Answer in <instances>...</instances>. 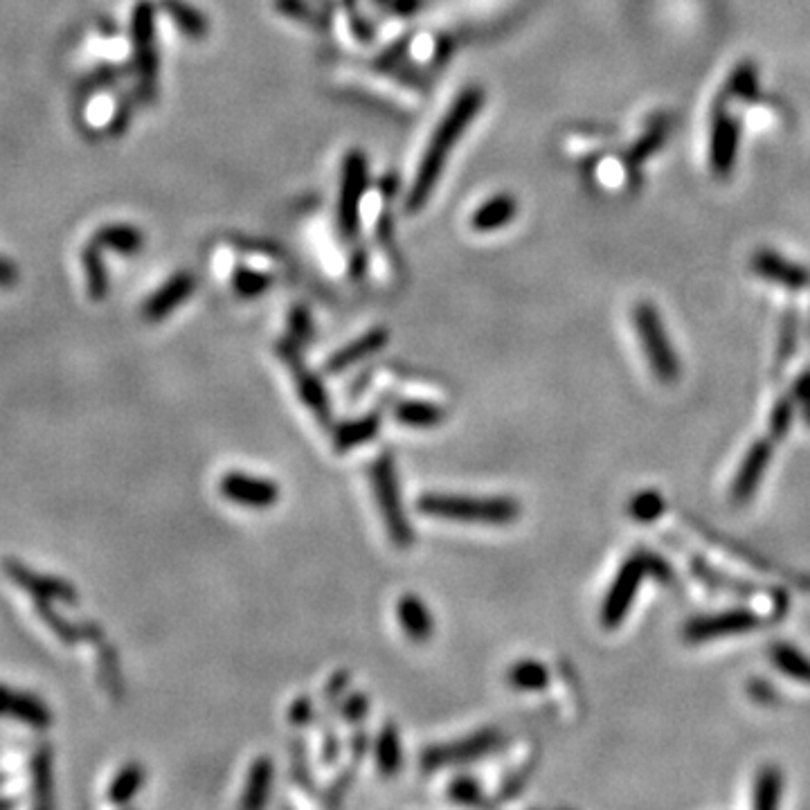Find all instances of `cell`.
Instances as JSON below:
<instances>
[{
    "mask_svg": "<svg viewBox=\"0 0 810 810\" xmlns=\"http://www.w3.org/2000/svg\"><path fill=\"white\" fill-rule=\"evenodd\" d=\"M367 180V167L365 158L360 153H351L345 160V171H342V185H340V223L347 232L356 230L358 223V203L363 196Z\"/></svg>",
    "mask_w": 810,
    "mask_h": 810,
    "instance_id": "cell-11",
    "label": "cell"
},
{
    "mask_svg": "<svg viewBox=\"0 0 810 810\" xmlns=\"http://www.w3.org/2000/svg\"><path fill=\"white\" fill-rule=\"evenodd\" d=\"M291 750H293V768H291L293 779H295L297 786H300L306 792H311V795H313L315 781H313V774L309 770V761H306V747H304L302 741H293Z\"/></svg>",
    "mask_w": 810,
    "mask_h": 810,
    "instance_id": "cell-34",
    "label": "cell"
},
{
    "mask_svg": "<svg viewBox=\"0 0 810 810\" xmlns=\"http://www.w3.org/2000/svg\"><path fill=\"white\" fill-rule=\"evenodd\" d=\"M288 723L293 727H306L315 720V705L311 696H297L286 711Z\"/></svg>",
    "mask_w": 810,
    "mask_h": 810,
    "instance_id": "cell-37",
    "label": "cell"
},
{
    "mask_svg": "<svg viewBox=\"0 0 810 810\" xmlns=\"http://www.w3.org/2000/svg\"><path fill=\"white\" fill-rule=\"evenodd\" d=\"M369 707H372V700H369L367 693L365 691H354V693H349V696H345L340 700L338 716L349 725H358L367 718Z\"/></svg>",
    "mask_w": 810,
    "mask_h": 810,
    "instance_id": "cell-31",
    "label": "cell"
},
{
    "mask_svg": "<svg viewBox=\"0 0 810 810\" xmlns=\"http://www.w3.org/2000/svg\"><path fill=\"white\" fill-rule=\"evenodd\" d=\"M234 288L241 297H259L261 293L268 291L270 277L259 273L255 268H241L239 273H234Z\"/></svg>",
    "mask_w": 810,
    "mask_h": 810,
    "instance_id": "cell-32",
    "label": "cell"
},
{
    "mask_svg": "<svg viewBox=\"0 0 810 810\" xmlns=\"http://www.w3.org/2000/svg\"><path fill=\"white\" fill-rule=\"evenodd\" d=\"M9 714L16 716L23 723L32 727H48L50 725V711L41 705V700H34L23 693H14L5 687H0V716Z\"/></svg>",
    "mask_w": 810,
    "mask_h": 810,
    "instance_id": "cell-20",
    "label": "cell"
},
{
    "mask_svg": "<svg viewBox=\"0 0 810 810\" xmlns=\"http://www.w3.org/2000/svg\"><path fill=\"white\" fill-rule=\"evenodd\" d=\"M275 781V763L270 756L261 754L250 763L246 786H243L241 795V808L246 810H259L268 804L270 790H273Z\"/></svg>",
    "mask_w": 810,
    "mask_h": 810,
    "instance_id": "cell-17",
    "label": "cell"
},
{
    "mask_svg": "<svg viewBox=\"0 0 810 810\" xmlns=\"http://www.w3.org/2000/svg\"><path fill=\"white\" fill-rule=\"evenodd\" d=\"M194 291V277L187 273H178L169 279V282L153 293L147 304H144V318L149 322H158L174 313L180 304H183Z\"/></svg>",
    "mask_w": 810,
    "mask_h": 810,
    "instance_id": "cell-16",
    "label": "cell"
},
{
    "mask_svg": "<svg viewBox=\"0 0 810 810\" xmlns=\"http://www.w3.org/2000/svg\"><path fill=\"white\" fill-rule=\"evenodd\" d=\"M133 34H135V59H138L140 77L144 79V86L153 88V79H156V50H153V12L149 5H140L135 9L133 18Z\"/></svg>",
    "mask_w": 810,
    "mask_h": 810,
    "instance_id": "cell-15",
    "label": "cell"
},
{
    "mask_svg": "<svg viewBox=\"0 0 810 810\" xmlns=\"http://www.w3.org/2000/svg\"><path fill=\"white\" fill-rule=\"evenodd\" d=\"M651 556V552H637L619 567L601 603V624L606 628H617L626 619L639 588H642L644 576L653 572Z\"/></svg>",
    "mask_w": 810,
    "mask_h": 810,
    "instance_id": "cell-6",
    "label": "cell"
},
{
    "mask_svg": "<svg viewBox=\"0 0 810 810\" xmlns=\"http://www.w3.org/2000/svg\"><path fill=\"white\" fill-rule=\"evenodd\" d=\"M792 421H795V399H792V396H781V399L774 403L770 414V437L774 441L786 439L792 428Z\"/></svg>",
    "mask_w": 810,
    "mask_h": 810,
    "instance_id": "cell-30",
    "label": "cell"
},
{
    "mask_svg": "<svg viewBox=\"0 0 810 810\" xmlns=\"http://www.w3.org/2000/svg\"><path fill=\"white\" fill-rule=\"evenodd\" d=\"M392 417L408 428H437L446 421L448 412L439 403L421 399H401L392 405Z\"/></svg>",
    "mask_w": 810,
    "mask_h": 810,
    "instance_id": "cell-19",
    "label": "cell"
},
{
    "mask_svg": "<svg viewBox=\"0 0 810 810\" xmlns=\"http://www.w3.org/2000/svg\"><path fill=\"white\" fill-rule=\"evenodd\" d=\"M291 340L295 345H309V340L313 338V320H311V313L302 309V306H297V309L291 311Z\"/></svg>",
    "mask_w": 810,
    "mask_h": 810,
    "instance_id": "cell-36",
    "label": "cell"
},
{
    "mask_svg": "<svg viewBox=\"0 0 810 810\" xmlns=\"http://www.w3.org/2000/svg\"><path fill=\"white\" fill-rule=\"evenodd\" d=\"M84 264H86V275H88V293L95 297V300H102L106 295V273L102 261L97 259L95 250L84 252Z\"/></svg>",
    "mask_w": 810,
    "mask_h": 810,
    "instance_id": "cell-33",
    "label": "cell"
},
{
    "mask_svg": "<svg viewBox=\"0 0 810 810\" xmlns=\"http://www.w3.org/2000/svg\"><path fill=\"white\" fill-rule=\"evenodd\" d=\"M396 617H399V624L403 628L405 637L414 644H426L428 639L435 635V617L430 615V610L426 606L419 594H403V597L396 601Z\"/></svg>",
    "mask_w": 810,
    "mask_h": 810,
    "instance_id": "cell-14",
    "label": "cell"
},
{
    "mask_svg": "<svg viewBox=\"0 0 810 810\" xmlns=\"http://www.w3.org/2000/svg\"><path fill=\"white\" fill-rule=\"evenodd\" d=\"M277 354L282 358V363L286 365L288 372H291L295 381V390L300 394L302 403L311 410V414L322 428L333 426V408L327 387H324L322 378L313 372V369L304 363L300 354V345L288 338L282 340L277 347Z\"/></svg>",
    "mask_w": 810,
    "mask_h": 810,
    "instance_id": "cell-7",
    "label": "cell"
},
{
    "mask_svg": "<svg viewBox=\"0 0 810 810\" xmlns=\"http://www.w3.org/2000/svg\"><path fill=\"white\" fill-rule=\"evenodd\" d=\"M421 516L441 518L466 525L507 527L520 518L522 507L511 495H459V493H423L417 500Z\"/></svg>",
    "mask_w": 810,
    "mask_h": 810,
    "instance_id": "cell-2",
    "label": "cell"
},
{
    "mask_svg": "<svg viewBox=\"0 0 810 810\" xmlns=\"http://www.w3.org/2000/svg\"><path fill=\"white\" fill-rule=\"evenodd\" d=\"M507 682L511 689L516 691H540L549 684V669L547 664L534 657H525V660H516L507 671Z\"/></svg>",
    "mask_w": 810,
    "mask_h": 810,
    "instance_id": "cell-24",
    "label": "cell"
},
{
    "mask_svg": "<svg viewBox=\"0 0 810 810\" xmlns=\"http://www.w3.org/2000/svg\"><path fill=\"white\" fill-rule=\"evenodd\" d=\"M349 747H351V759H354V763L365 759L367 752H369V734L365 732L363 727L356 729L354 736H351Z\"/></svg>",
    "mask_w": 810,
    "mask_h": 810,
    "instance_id": "cell-42",
    "label": "cell"
},
{
    "mask_svg": "<svg viewBox=\"0 0 810 810\" xmlns=\"http://www.w3.org/2000/svg\"><path fill=\"white\" fill-rule=\"evenodd\" d=\"M219 491L228 502L252 511H266L282 498V489L275 480L239 471L225 473L219 482Z\"/></svg>",
    "mask_w": 810,
    "mask_h": 810,
    "instance_id": "cell-8",
    "label": "cell"
},
{
    "mask_svg": "<svg viewBox=\"0 0 810 810\" xmlns=\"http://www.w3.org/2000/svg\"><path fill=\"white\" fill-rule=\"evenodd\" d=\"M349 684H351V671L340 669L333 673L329 682L324 684V693H322L324 705H327L331 711H338L340 700L345 698V691L349 689Z\"/></svg>",
    "mask_w": 810,
    "mask_h": 810,
    "instance_id": "cell-35",
    "label": "cell"
},
{
    "mask_svg": "<svg viewBox=\"0 0 810 810\" xmlns=\"http://www.w3.org/2000/svg\"><path fill=\"white\" fill-rule=\"evenodd\" d=\"M383 428V412L372 410L358 419H349L331 432V446L338 455H347L358 446H365L378 437Z\"/></svg>",
    "mask_w": 810,
    "mask_h": 810,
    "instance_id": "cell-13",
    "label": "cell"
},
{
    "mask_svg": "<svg viewBox=\"0 0 810 810\" xmlns=\"http://www.w3.org/2000/svg\"><path fill=\"white\" fill-rule=\"evenodd\" d=\"M340 752H342V747H340V741H338L336 732H333L331 727L324 725V732H322V754H320V761H322L324 765H333V763H336V761L340 759Z\"/></svg>",
    "mask_w": 810,
    "mask_h": 810,
    "instance_id": "cell-40",
    "label": "cell"
},
{
    "mask_svg": "<svg viewBox=\"0 0 810 810\" xmlns=\"http://www.w3.org/2000/svg\"><path fill=\"white\" fill-rule=\"evenodd\" d=\"M374 763L381 777L392 779L403 768V745H401V732L394 723H385L374 738Z\"/></svg>",
    "mask_w": 810,
    "mask_h": 810,
    "instance_id": "cell-18",
    "label": "cell"
},
{
    "mask_svg": "<svg viewBox=\"0 0 810 810\" xmlns=\"http://www.w3.org/2000/svg\"><path fill=\"white\" fill-rule=\"evenodd\" d=\"M783 795V772L779 765H763L756 772L752 788V806L759 810H772L781 804Z\"/></svg>",
    "mask_w": 810,
    "mask_h": 810,
    "instance_id": "cell-23",
    "label": "cell"
},
{
    "mask_svg": "<svg viewBox=\"0 0 810 810\" xmlns=\"http://www.w3.org/2000/svg\"><path fill=\"white\" fill-rule=\"evenodd\" d=\"M16 282V268L7 259L0 257V286H12Z\"/></svg>",
    "mask_w": 810,
    "mask_h": 810,
    "instance_id": "cell-43",
    "label": "cell"
},
{
    "mask_svg": "<svg viewBox=\"0 0 810 810\" xmlns=\"http://www.w3.org/2000/svg\"><path fill=\"white\" fill-rule=\"evenodd\" d=\"M518 212V203L513 201V196L500 194L493 196L491 201L482 203L473 214V230L477 232H493L500 230L504 225H509L513 221V216Z\"/></svg>",
    "mask_w": 810,
    "mask_h": 810,
    "instance_id": "cell-21",
    "label": "cell"
},
{
    "mask_svg": "<svg viewBox=\"0 0 810 810\" xmlns=\"http://www.w3.org/2000/svg\"><path fill=\"white\" fill-rule=\"evenodd\" d=\"M171 9V14L176 16V23L183 27L185 32H189V34H201L203 32V21H201V16H196V12H192V9L189 7H185V5H171L169 7Z\"/></svg>",
    "mask_w": 810,
    "mask_h": 810,
    "instance_id": "cell-39",
    "label": "cell"
},
{
    "mask_svg": "<svg viewBox=\"0 0 810 810\" xmlns=\"http://www.w3.org/2000/svg\"><path fill=\"white\" fill-rule=\"evenodd\" d=\"M770 459H772L770 439H756L754 444L747 448L741 468H738V473L732 480V489H729V498H732L734 504H745L756 491H759V484L765 471H768Z\"/></svg>",
    "mask_w": 810,
    "mask_h": 810,
    "instance_id": "cell-10",
    "label": "cell"
},
{
    "mask_svg": "<svg viewBox=\"0 0 810 810\" xmlns=\"http://www.w3.org/2000/svg\"><path fill=\"white\" fill-rule=\"evenodd\" d=\"M484 104V93L480 88H466L462 95L455 99L450 111L444 115V120L437 124V131L432 133L426 151L421 156V165L414 176L412 189L408 194V212H417L426 205L428 196L435 189L437 180L444 171L448 153L455 149L457 140L462 138L464 131L471 126V122L480 113Z\"/></svg>",
    "mask_w": 810,
    "mask_h": 810,
    "instance_id": "cell-1",
    "label": "cell"
},
{
    "mask_svg": "<svg viewBox=\"0 0 810 810\" xmlns=\"http://www.w3.org/2000/svg\"><path fill=\"white\" fill-rule=\"evenodd\" d=\"M633 322L646 363L651 367L657 381L662 385L678 383L680 360L655 306L651 302H639L633 311Z\"/></svg>",
    "mask_w": 810,
    "mask_h": 810,
    "instance_id": "cell-4",
    "label": "cell"
},
{
    "mask_svg": "<svg viewBox=\"0 0 810 810\" xmlns=\"http://www.w3.org/2000/svg\"><path fill=\"white\" fill-rule=\"evenodd\" d=\"M97 239L122 255H135L142 248V234L131 225H111V228L99 230Z\"/></svg>",
    "mask_w": 810,
    "mask_h": 810,
    "instance_id": "cell-27",
    "label": "cell"
},
{
    "mask_svg": "<svg viewBox=\"0 0 810 810\" xmlns=\"http://www.w3.org/2000/svg\"><path fill=\"white\" fill-rule=\"evenodd\" d=\"M768 655L770 662L777 666L783 675H788V678L801 684H810V657L804 651H799L795 644L774 642Z\"/></svg>",
    "mask_w": 810,
    "mask_h": 810,
    "instance_id": "cell-22",
    "label": "cell"
},
{
    "mask_svg": "<svg viewBox=\"0 0 810 810\" xmlns=\"http://www.w3.org/2000/svg\"><path fill=\"white\" fill-rule=\"evenodd\" d=\"M446 795L459 806H482L486 801L482 783L473 777H455L448 783Z\"/></svg>",
    "mask_w": 810,
    "mask_h": 810,
    "instance_id": "cell-29",
    "label": "cell"
},
{
    "mask_svg": "<svg viewBox=\"0 0 810 810\" xmlns=\"http://www.w3.org/2000/svg\"><path fill=\"white\" fill-rule=\"evenodd\" d=\"M666 504L664 498L657 491H642L637 493L633 500H630V507L628 513L633 516V520H637L639 525H648V522L657 520L664 513Z\"/></svg>",
    "mask_w": 810,
    "mask_h": 810,
    "instance_id": "cell-28",
    "label": "cell"
},
{
    "mask_svg": "<svg viewBox=\"0 0 810 810\" xmlns=\"http://www.w3.org/2000/svg\"><path fill=\"white\" fill-rule=\"evenodd\" d=\"M12 574H16V579L21 581L27 588L36 590V594H43V597H54L61 601H75V590L70 588L68 583L57 581V579H41V576H30L25 574L23 567H12Z\"/></svg>",
    "mask_w": 810,
    "mask_h": 810,
    "instance_id": "cell-26",
    "label": "cell"
},
{
    "mask_svg": "<svg viewBox=\"0 0 810 810\" xmlns=\"http://www.w3.org/2000/svg\"><path fill=\"white\" fill-rule=\"evenodd\" d=\"M790 396L795 399V405L799 408L801 421H804L806 426H810V369H804V372L797 376Z\"/></svg>",
    "mask_w": 810,
    "mask_h": 810,
    "instance_id": "cell-38",
    "label": "cell"
},
{
    "mask_svg": "<svg viewBox=\"0 0 810 810\" xmlns=\"http://www.w3.org/2000/svg\"><path fill=\"white\" fill-rule=\"evenodd\" d=\"M144 781H147V770H144L140 763H126L124 768L115 774L111 786H108V801L115 806L129 804L144 786Z\"/></svg>",
    "mask_w": 810,
    "mask_h": 810,
    "instance_id": "cell-25",
    "label": "cell"
},
{
    "mask_svg": "<svg viewBox=\"0 0 810 810\" xmlns=\"http://www.w3.org/2000/svg\"><path fill=\"white\" fill-rule=\"evenodd\" d=\"M387 342H390V331L387 329L376 327L372 331H367L365 336L349 342L347 347L333 351V354L327 358V363H324V374L338 376L342 372H347V369L363 363V360H367L369 356H374L381 349H385Z\"/></svg>",
    "mask_w": 810,
    "mask_h": 810,
    "instance_id": "cell-12",
    "label": "cell"
},
{
    "mask_svg": "<svg viewBox=\"0 0 810 810\" xmlns=\"http://www.w3.org/2000/svg\"><path fill=\"white\" fill-rule=\"evenodd\" d=\"M354 772H356V763L349 765V768L345 770V774H340V777L331 783V786L327 788V792H324L322 799H327L329 804H336V801H340L342 797H345V792L349 790L351 781H354Z\"/></svg>",
    "mask_w": 810,
    "mask_h": 810,
    "instance_id": "cell-41",
    "label": "cell"
},
{
    "mask_svg": "<svg viewBox=\"0 0 810 810\" xmlns=\"http://www.w3.org/2000/svg\"><path fill=\"white\" fill-rule=\"evenodd\" d=\"M369 480H372L374 498L378 504V511H381L385 531L390 536L392 545L396 549H408L417 540V534L408 520V513L403 507V495L399 486V471H396L394 455L390 450L378 455L372 468H369Z\"/></svg>",
    "mask_w": 810,
    "mask_h": 810,
    "instance_id": "cell-3",
    "label": "cell"
},
{
    "mask_svg": "<svg viewBox=\"0 0 810 810\" xmlns=\"http://www.w3.org/2000/svg\"><path fill=\"white\" fill-rule=\"evenodd\" d=\"M504 743V736L500 729L484 727L477 732L462 736L459 741L450 743H437L430 745L421 754V768L426 772L441 770V768H455V765H468L475 761H482L486 756L498 752Z\"/></svg>",
    "mask_w": 810,
    "mask_h": 810,
    "instance_id": "cell-5",
    "label": "cell"
},
{
    "mask_svg": "<svg viewBox=\"0 0 810 810\" xmlns=\"http://www.w3.org/2000/svg\"><path fill=\"white\" fill-rule=\"evenodd\" d=\"M761 621L747 608H732L725 612H716V615H705L691 619L684 626V639L693 644L711 642V639L732 637V635H745L759 626Z\"/></svg>",
    "mask_w": 810,
    "mask_h": 810,
    "instance_id": "cell-9",
    "label": "cell"
}]
</instances>
